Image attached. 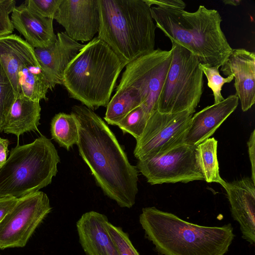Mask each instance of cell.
I'll list each match as a JSON object with an SVG mask.
<instances>
[{"label":"cell","mask_w":255,"mask_h":255,"mask_svg":"<svg viewBox=\"0 0 255 255\" xmlns=\"http://www.w3.org/2000/svg\"><path fill=\"white\" fill-rule=\"evenodd\" d=\"M156 27L171 42L182 46L200 62L221 67L232 50L221 29L219 12L200 5L194 12L172 7H150Z\"/></svg>","instance_id":"obj_2"},{"label":"cell","mask_w":255,"mask_h":255,"mask_svg":"<svg viewBox=\"0 0 255 255\" xmlns=\"http://www.w3.org/2000/svg\"><path fill=\"white\" fill-rule=\"evenodd\" d=\"M55 43L50 47L34 48L37 61L49 80L52 89L62 84L64 72L71 61L84 47L65 32L57 33Z\"/></svg>","instance_id":"obj_15"},{"label":"cell","mask_w":255,"mask_h":255,"mask_svg":"<svg viewBox=\"0 0 255 255\" xmlns=\"http://www.w3.org/2000/svg\"><path fill=\"white\" fill-rule=\"evenodd\" d=\"M136 167L151 185L204 180L196 159V146L184 143L138 159Z\"/></svg>","instance_id":"obj_9"},{"label":"cell","mask_w":255,"mask_h":255,"mask_svg":"<svg viewBox=\"0 0 255 255\" xmlns=\"http://www.w3.org/2000/svg\"><path fill=\"white\" fill-rule=\"evenodd\" d=\"M62 0H26L25 4L39 15L54 19Z\"/></svg>","instance_id":"obj_28"},{"label":"cell","mask_w":255,"mask_h":255,"mask_svg":"<svg viewBox=\"0 0 255 255\" xmlns=\"http://www.w3.org/2000/svg\"><path fill=\"white\" fill-rule=\"evenodd\" d=\"M171 43V61L159 93L157 111L168 114L195 111L204 87L200 62L188 50Z\"/></svg>","instance_id":"obj_7"},{"label":"cell","mask_w":255,"mask_h":255,"mask_svg":"<svg viewBox=\"0 0 255 255\" xmlns=\"http://www.w3.org/2000/svg\"><path fill=\"white\" fill-rule=\"evenodd\" d=\"M18 95L35 102L47 101L51 84L38 62L22 67L18 73Z\"/></svg>","instance_id":"obj_21"},{"label":"cell","mask_w":255,"mask_h":255,"mask_svg":"<svg viewBox=\"0 0 255 255\" xmlns=\"http://www.w3.org/2000/svg\"><path fill=\"white\" fill-rule=\"evenodd\" d=\"M16 96L8 75L0 64V131H2L4 122Z\"/></svg>","instance_id":"obj_25"},{"label":"cell","mask_w":255,"mask_h":255,"mask_svg":"<svg viewBox=\"0 0 255 255\" xmlns=\"http://www.w3.org/2000/svg\"><path fill=\"white\" fill-rule=\"evenodd\" d=\"M106 228L119 255H139L132 245L128 234L122 228L114 226L109 221L106 224Z\"/></svg>","instance_id":"obj_27"},{"label":"cell","mask_w":255,"mask_h":255,"mask_svg":"<svg viewBox=\"0 0 255 255\" xmlns=\"http://www.w3.org/2000/svg\"><path fill=\"white\" fill-rule=\"evenodd\" d=\"M241 0H224L223 2L225 4L230 5L232 6H238L241 2Z\"/></svg>","instance_id":"obj_34"},{"label":"cell","mask_w":255,"mask_h":255,"mask_svg":"<svg viewBox=\"0 0 255 255\" xmlns=\"http://www.w3.org/2000/svg\"><path fill=\"white\" fill-rule=\"evenodd\" d=\"M171 58V50L155 49L131 61L126 65L115 94L140 106L150 116L157 111Z\"/></svg>","instance_id":"obj_8"},{"label":"cell","mask_w":255,"mask_h":255,"mask_svg":"<svg viewBox=\"0 0 255 255\" xmlns=\"http://www.w3.org/2000/svg\"><path fill=\"white\" fill-rule=\"evenodd\" d=\"M53 19L73 40L90 41L100 26L98 0H62Z\"/></svg>","instance_id":"obj_12"},{"label":"cell","mask_w":255,"mask_h":255,"mask_svg":"<svg viewBox=\"0 0 255 255\" xmlns=\"http://www.w3.org/2000/svg\"><path fill=\"white\" fill-rule=\"evenodd\" d=\"M51 209L47 195L42 191L19 198L0 223V249L24 247Z\"/></svg>","instance_id":"obj_10"},{"label":"cell","mask_w":255,"mask_h":255,"mask_svg":"<svg viewBox=\"0 0 255 255\" xmlns=\"http://www.w3.org/2000/svg\"><path fill=\"white\" fill-rule=\"evenodd\" d=\"M227 193L232 216L240 225L244 239L255 242V183L252 178L227 182L223 187Z\"/></svg>","instance_id":"obj_13"},{"label":"cell","mask_w":255,"mask_h":255,"mask_svg":"<svg viewBox=\"0 0 255 255\" xmlns=\"http://www.w3.org/2000/svg\"><path fill=\"white\" fill-rule=\"evenodd\" d=\"M195 111L168 114L155 111L149 117L133 154L140 159L168 150L183 143Z\"/></svg>","instance_id":"obj_11"},{"label":"cell","mask_w":255,"mask_h":255,"mask_svg":"<svg viewBox=\"0 0 255 255\" xmlns=\"http://www.w3.org/2000/svg\"><path fill=\"white\" fill-rule=\"evenodd\" d=\"M59 162L55 146L44 135L17 145L0 168V198H19L47 186L56 175Z\"/></svg>","instance_id":"obj_6"},{"label":"cell","mask_w":255,"mask_h":255,"mask_svg":"<svg viewBox=\"0 0 255 255\" xmlns=\"http://www.w3.org/2000/svg\"><path fill=\"white\" fill-rule=\"evenodd\" d=\"M199 66L207 79L208 86L213 92L214 104L221 102L224 100L221 94L222 87L225 83L232 81L234 80L233 76L224 78L220 75L218 67L201 63H199Z\"/></svg>","instance_id":"obj_26"},{"label":"cell","mask_w":255,"mask_h":255,"mask_svg":"<svg viewBox=\"0 0 255 255\" xmlns=\"http://www.w3.org/2000/svg\"><path fill=\"white\" fill-rule=\"evenodd\" d=\"M139 222L156 250L164 255H224L235 236L230 224L200 226L154 207L142 209Z\"/></svg>","instance_id":"obj_3"},{"label":"cell","mask_w":255,"mask_h":255,"mask_svg":"<svg viewBox=\"0 0 255 255\" xmlns=\"http://www.w3.org/2000/svg\"><path fill=\"white\" fill-rule=\"evenodd\" d=\"M125 67L107 44L96 36L68 65L62 84L71 98L90 109L107 107Z\"/></svg>","instance_id":"obj_5"},{"label":"cell","mask_w":255,"mask_h":255,"mask_svg":"<svg viewBox=\"0 0 255 255\" xmlns=\"http://www.w3.org/2000/svg\"><path fill=\"white\" fill-rule=\"evenodd\" d=\"M221 71L225 76L233 75L236 95L243 112L255 102V54L244 48L232 49Z\"/></svg>","instance_id":"obj_14"},{"label":"cell","mask_w":255,"mask_h":255,"mask_svg":"<svg viewBox=\"0 0 255 255\" xmlns=\"http://www.w3.org/2000/svg\"><path fill=\"white\" fill-rule=\"evenodd\" d=\"M79 154L104 194L122 208H131L138 192V171L129 162L115 134L93 110L75 105Z\"/></svg>","instance_id":"obj_1"},{"label":"cell","mask_w":255,"mask_h":255,"mask_svg":"<svg viewBox=\"0 0 255 255\" xmlns=\"http://www.w3.org/2000/svg\"><path fill=\"white\" fill-rule=\"evenodd\" d=\"M97 37L117 54L125 66L155 49L156 25L144 0H98Z\"/></svg>","instance_id":"obj_4"},{"label":"cell","mask_w":255,"mask_h":255,"mask_svg":"<svg viewBox=\"0 0 255 255\" xmlns=\"http://www.w3.org/2000/svg\"><path fill=\"white\" fill-rule=\"evenodd\" d=\"M9 141L7 139L0 137V168L7 160Z\"/></svg>","instance_id":"obj_33"},{"label":"cell","mask_w":255,"mask_h":255,"mask_svg":"<svg viewBox=\"0 0 255 255\" xmlns=\"http://www.w3.org/2000/svg\"><path fill=\"white\" fill-rule=\"evenodd\" d=\"M249 158L251 164V178L255 183V130L251 132L250 138L247 142Z\"/></svg>","instance_id":"obj_32"},{"label":"cell","mask_w":255,"mask_h":255,"mask_svg":"<svg viewBox=\"0 0 255 255\" xmlns=\"http://www.w3.org/2000/svg\"><path fill=\"white\" fill-rule=\"evenodd\" d=\"M145 2L149 6L155 5L159 7H172L184 9L186 4L184 1L181 0H144Z\"/></svg>","instance_id":"obj_31"},{"label":"cell","mask_w":255,"mask_h":255,"mask_svg":"<svg viewBox=\"0 0 255 255\" xmlns=\"http://www.w3.org/2000/svg\"><path fill=\"white\" fill-rule=\"evenodd\" d=\"M18 199L13 196L0 198V223L13 208L18 201Z\"/></svg>","instance_id":"obj_30"},{"label":"cell","mask_w":255,"mask_h":255,"mask_svg":"<svg viewBox=\"0 0 255 255\" xmlns=\"http://www.w3.org/2000/svg\"><path fill=\"white\" fill-rule=\"evenodd\" d=\"M149 117L140 106L130 112L116 126L123 133L132 135L136 141L141 136Z\"/></svg>","instance_id":"obj_24"},{"label":"cell","mask_w":255,"mask_h":255,"mask_svg":"<svg viewBox=\"0 0 255 255\" xmlns=\"http://www.w3.org/2000/svg\"><path fill=\"white\" fill-rule=\"evenodd\" d=\"M38 62L34 48L16 34L0 37V64L18 95V73L23 66Z\"/></svg>","instance_id":"obj_19"},{"label":"cell","mask_w":255,"mask_h":255,"mask_svg":"<svg viewBox=\"0 0 255 255\" xmlns=\"http://www.w3.org/2000/svg\"><path fill=\"white\" fill-rule=\"evenodd\" d=\"M106 216L96 211L83 214L76 223L80 243L86 255H119L106 228Z\"/></svg>","instance_id":"obj_17"},{"label":"cell","mask_w":255,"mask_h":255,"mask_svg":"<svg viewBox=\"0 0 255 255\" xmlns=\"http://www.w3.org/2000/svg\"><path fill=\"white\" fill-rule=\"evenodd\" d=\"M238 104V97L232 95L221 102L207 106L194 114L186 132L183 143L197 146L210 138L236 109Z\"/></svg>","instance_id":"obj_16"},{"label":"cell","mask_w":255,"mask_h":255,"mask_svg":"<svg viewBox=\"0 0 255 255\" xmlns=\"http://www.w3.org/2000/svg\"><path fill=\"white\" fill-rule=\"evenodd\" d=\"M11 20L14 28L34 48H47L56 41L57 36L53 26V19L39 15L24 2L15 6L12 12Z\"/></svg>","instance_id":"obj_18"},{"label":"cell","mask_w":255,"mask_h":255,"mask_svg":"<svg viewBox=\"0 0 255 255\" xmlns=\"http://www.w3.org/2000/svg\"><path fill=\"white\" fill-rule=\"evenodd\" d=\"M50 130L52 139L67 150L78 141V122L71 113L55 115L51 122Z\"/></svg>","instance_id":"obj_23"},{"label":"cell","mask_w":255,"mask_h":255,"mask_svg":"<svg viewBox=\"0 0 255 255\" xmlns=\"http://www.w3.org/2000/svg\"><path fill=\"white\" fill-rule=\"evenodd\" d=\"M15 0H0V37L11 34L14 27L10 13L15 7Z\"/></svg>","instance_id":"obj_29"},{"label":"cell","mask_w":255,"mask_h":255,"mask_svg":"<svg viewBox=\"0 0 255 255\" xmlns=\"http://www.w3.org/2000/svg\"><path fill=\"white\" fill-rule=\"evenodd\" d=\"M217 140L210 137L196 146V159L199 168L207 183H217L223 187L226 182L219 172L217 159Z\"/></svg>","instance_id":"obj_22"},{"label":"cell","mask_w":255,"mask_h":255,"mask_svg":"<svg viewBox=\"0 0 255 255\" xmlns=\"http://www.w3.org/2000/svg\"><path fill=\"white\" fill-rule=\"evenodd\" d=\"M40 112L39 102L32 101L21 95H17L5 119L2 131L14 134L17 138L27 131H38Z\"/></svg>","instance_id":"obj_20"}]
</instances>
